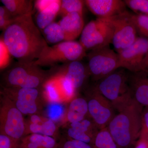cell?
Instances as JSON below:
<instances>
[{"label":"cell","instance_id":"6da1fadb","mask_svg":"<svg viewBox=\"0 0 148 148\" xmlns=\"http://www.w3.org/2000/svg\"><path fill=\"white\" fill-rule=\"evenodd\" d=\"M32 14L16 17L2 35L10 54L18 61H36L48 45Z\"/></svg>","mask_w":148,"mask_h":148},{"label":"cell","instance_id":"7a4b0ae2","mask_svg":"<svg viewBox=\"0 0 148 148\" xmlns=\"http://www.w3.org/2000/svg\"><path fill=\"white\" fill-rule=\"evenodd\" d=\"M143 107L133 98L109 123L108 129L118 148L130 147L139 139Z\"/></svg>","mask_w":148,"mask_h":148},{"label":"cell","instance_id":"3957f363","mask_svg":"<svg viewBox=\"0 0 148 148\" xmlns=\"http://www.w3.org/2000/svg\"><path fill=\"white\" fill-rule=\"evenodd\" d=\"M51 74L33 62L18 61L3 75L5 87L41 88Z\"/></svg>","mask_w":148,"mask_h":148},{"label":"cell","instance_id":"277c9868","mask_svg":"<svg viewBox=\"0 0 148 148\" xmlns=\"http://www.w3.org/2000/svg\"><path fill=\"white\" fill-rule=\"evenodd\" d=\"M125 69L120 68L97 82L95 87L118 112L133 99Z\"/></svg>","mask_w":148,"mask_h":148},{"label":"cell","instance_id":"5b68a950","mask_svg":"<svg viewBox=\"0 0 148 148\" xmlns=\"http://www.w3.org/2000/svg\"><path fill=\"white\" fill-rule=\"evenodd\" d=\"M86 50L81 44L75 41H64L50 47L47 46L39 57L34 61L37 66H54L59 63L64 64L80 61L86 56Z\"/></svg>","mask_w":148,"mask_h":148},{"label":"cell","instance_id":"8992f818","mask_svg":"<svg viewBox=\"0 0 148 148\" xmlns=\"http://www.w3.org/2000/svg\"><path fill=\"white\" fill-rule=\"evenodd\" d=\"M113 34L111 17L98 18L85 26L79 42L86 50H93L109 45L112 42Z\"/></svg>","mask_w":148,"mask_h":148},{"label":"cell","instance_id":"52a82bcc","mask_svg":"<svg viewBox=\"0 0 148 148\" xmlns=\"http://www.w3.org/2000/svg\"><path fill=\"white\" fill-rule=\"evenodd\" d=\"M1 94L0 133L20 141L25 136L26 125L23 114L7 96Z\"/></svg>","mask_w":148,"mask_h":148},{"label":"cell","instance_id":"ba28073f","mask_svg":"<svg viewBox=\"0 0 148 148\" xmlns=\"http://www.w3.org/2000/svg\"><path fill=\"white\" fill-rule=\"evenodd\" d=\"M87 57L90 75L95 81L100 80L120 68L118 53L109 45L90 50Z\"/></svg>","mask_w":148,"mask_h":148},{"label":"cell","instance_id":"9c48e42d","mask_svg":"<svg viewBox=\"0 0 148 148\" xmlns=\"http://www.w3.org/2000/svg\"><path fill=\"white\" fill-rule=\"evenodd\" d=\"M1 93L7 96L23 115L38 114L42 108L41 88L2 86Z\"/></svg>","mask_w":148,"mask_h":148},{"label":"cell","instance_id":"30bf717a","mask_svg":"<svg viewBox=\"0 0 148 148\" xmlns=\"http://www.w3.org/2000/svg\"><path fill=\"white\" fill-rule=\"evenodd\" d=\"M133 14L126 10L111 17L114 27L112 43L117 53L131 45L138 38Z\"/></svg>","mask_w":148,"mask_h":148},{"label":"cell","instance_id":"8fae6325","mask_svg":"<svg viewBox=\"0 0 148 148\" xmlns=\"http://www.w3.org/2000/svg\"><path fill=\"white\" fill-rule=\"evenodd\" d=\"M87 101L89 117L101 130L108 127L115 115L113 106L93 86L88 93Z\"/></svg>","mask_w":148,"mask_h":148},{"label":"cell","instance_id":"7c38bea8","mask_svg":"<svg viewBox=\"0 0 148 148\" xmlns=\"http://www.w3.org/2000/svg\"><path fill=\"white\" fill-rule=\"evenodd\" d=\"M148 51V38L138 37L131 45L118 53L120 67L131 73L140 71Z\"/></svg>","mask_w":148,"mask_h":148},{"label":"cell","instance_id":"4fadbf2b","mask_svg":"<svg viewBox=\"0 0 148 148\" xmlns=\"http://www.w3.org/2000/svg\"><path fill=\"white\" fill-rule=\"evenodd\" d=\"M84 3L98 18H110L126 10V4L121 0H86Z\"/></svg>","mask_w":148,"mask_h":148},{"label":"cell","instance_id":"5bb4252c","mask_svg":"<svg viewBox=\"0 0 148 148\" xmlns=\"http://www.w3.org/2000/svg\"><path fill=\"white\" fill-rule=\"evenodd\" d=\"M128 83L133 98L148 108V69L131 73L128 75Z\"/></svg>","mask_w":148,"mask_h":148},{"label":"cell","instance_id":"9a60e30c","mask_svg":"<svg viewBox=\"0 0 148 148\" xmlns=\"http://www.w3.org/2000/svg\"><path fill=\"white\" fill-rule=\"evenodd\" d=\"M56 73L64 76L71 83L76 91L84 85L88 75V68L80 61H75L65 64Z\"/></svg>","mask_w":148,"mask_h":148},{"label":"cell","instance_id":"2e32d148","mask_svg":"<svg viewBox=\"0 0 148 148\" xmlns=\"http://www.w3.org/2000/svg\"><path fill=\"white\" fill-rule=\"evenodd\" d=\"M58 23L65 34V41H74L81 35L85 27L83 15L77 12L67 14Z\"/></svg>","mask_w":148,"mask_h":148},{"label":"cell","instance_id":"e0dca14e","mask_svg":"<svg viewBox=\"0 0 148 148\" xmlns=\"http://www.w3.org/2000/svg\"><path fill=\"white\" fill-rule=\"evenodd\" d=\"M20 145L21 148H58V143L53 137L38 134L24 136Z\"/></svg>","mask_w":148,"mask_h":148},{"label":"cell","instance_id":"ac0fdd59","mask_svg":"<svg viewBox=\"0 0 148 148\" xmlns=\"http://www.w3.org/2000/svg\"><path fill=\"white\" fill-rule=\"evenodd\" d=\"M89 114L86 99L77 97L70 102L67 113V119L70 123L82 121Z\"/></svg>","mask_w":148,"mask_h":148},{"label":"cell","instance_id":"d6986e66","mask_svg":"<svg viewBox=\"0 0 148 148\" xmlns=\"http://www.w3.org/2000/svg\"><path fill=\"white\" fill-rule=\"evenodd\" d=\"M25 136L38 134L56 138L57 127L54 122L48 118L44 117L42 121L37 123H31L25 120Z\"/></svg>","mask_w":148,"mask_h":148},{"label":"cell","instance_id":"ffe728a7","mask_svg":"<svg viewBox=\"0 0 148 148\" xmlns=\"http://www.w3.org/2000/svg\"><path fill=\"white\" fill-rule=\"evenodd\" d=\"M61 1L54 0L47 8L44 10L37 12L36 15V23L39 29L45 28L54 22V19L59 14Z\"/></svg>","mask_w":148,"mask_h":148},{"label":"cell","instance_id":"44dd1931","mask_svg":"<svg viewBox=\"0 0 148 148\" xmlns=\"http://www.w3.org/2000/svg\"><path fill=\"white\" fill-rule=\"evenodd\" d=\"M1 2L14 18L33 12L31 0H1Z\"/></svg>","mask_w":148,"mask_h":148},{"label":"cell","instance_id":"7402d4cb","mask_svg":"<svg viewBox=\"0 0 148 148\" xmlns=\"http://www.w3.org/2000/svg\"><path fill=\"white\" fill-rule=\"evenodd\" d=\"M42 35L47 42L56 43L65 40V36L58 22H53L42 30Z\"/></svg>","mask_w":148,"mask_h":148},{"label":"cell","instance_id":"603a6c76","mask_svg":"<svg viewBox=\"0 0 148 148\" xmlns=\"http://www.w3.org/2000/svg\"><path fill=\"white\" fill-rule=\"evenodd\" d=\"M92 147L93 148H118L108 127L99 130Z\"/></svg>","mask_w":148,"mask_h":148},{"label":"cell","instance_id":"cb8c5ba5","mask_svg":"<svg viewBox=\"0 0 148 148\" xmlns=\"http://www.w3.org/2000/svg\"><path fill=\"white\" fill-rule=\"evenodd\" d=\"M84 4V1L82 0H62L58 14L62 17L74 12L83 15Z\"/></svg>","mask_w":148,"mask_h":148},{"label":"cell","instance_id":"d4e9b609","mask_svg":"<svg viewBox=\"0 0 148 148\" xmlns=\"http://www.w3.org/2000/svg\"><path fill=\"white\" fill-rule=\"evenodd\" d=\"M71 127L84 132L94 138L100 130L92 119L86 118L81 121L71 123Z\"/></svg>","mask_w":148,"mask_h":148},{"label":"cell","instance_id":"484cf974","mask_svg":"<svg viewBox=\"0 0 148 148\" xmlns=\"http://www.w3.org/2000/svg\"><path fill=\"white\" fill-rule=\"evenodd\" d=\"M137 33L140 37L148 38V16L143 14H133Z\"/></svg>","mask_w":148,"mask_h":148},{"label":"cell","instance_id":"4316f807","mask_svg":"<svg viewBox=\"0 0 148 148\" xmlns=\"http://www.w3.org/2000/svg\"><path fill=\"white\" fill-rule=\"evenodd\" d=\"M126 6L136 14L148 16V0H125Z\"/></svg>","mask_w":148,"mask_h":148},{"label":"cell","instance_id":"83f0119b","mask_svg":"<svg viewBox=\"0 0 148 148\" xmlns=\"http://www.w3.org/2000/svg\"><path fill=\"white\" fill-rule=\"evenodd\" d=\"M12 56L4 43L2 36L0 38V69L1 71L8 67Z\"/></svg>","mask_w":148,"mask_h":148},{"label":"cell","instance_id":"f1b7e54d","mask_svg":"<svg viewBox=\"0 0 148 148\" xmlns=\"http://www.w3.org/2000/svg\"><path fill=\"white\" fill-rule=\"evenodd\" d=\"M68 135L69 138L71 139L82 141L92 146L95 139L86 133L72 127H70L68 129Z\"/></svg>","mask_w":148,"mask_h":148},{"label":"cell","instance_id":"f546056e","mask_svg":"<svg viewBox=\"0 0 148 148\" xmlns=\"http://www.w3.org/2000/svg\"><path fill=\"white\" fill-rule=\"evenodd\" d=\"M15 18L12 16L4 6L0 7V29L1 31L4 32L13 22Z\"/></svg>","mask_w":148,"mask_h":148},{"label":"cell","instance_id":"4dcf8cb0","mask_svg":"<svg viewBox=\"0 0 148 148\" xmlns=\"http://www.w3.org/2000/svg\"><path fill=\"white\" fill-rule=\"evenodd\" d=\"M0 148H21L20 141L5 134L0 133Z\"/></svg>","mask_w":148,"mask_h":148},{"label":"cell","instance_id":"1f68e13d","mask_svg":"<svg viewBox=\"0 0 148 148\" xmlns=\"http://www.w3.org/2000/svg\"><path fill=\"white\" fill-rule=\"evenodd\" d=\"M140 135L148 136V108L143 109L141 116Z\"/></svg>","mask_w":148,"mask_h":148},{"label":"cell","instance_id":"d6a6232c","mask_svg":"<svg viewBox=\"0 0 148 148\" xmlns=\"http://www.w3.org/2000/svg\"><path fill=\"white\" fill-rule=\"evenodd\" d=\"M54 1V0H37L35 1V7L37 10V12L42 11L47 8Z\"/></svg>","mask_w":148,"mask_h":148},{"label":"cell","instance_id":"836d02e7","mask_svg":"<svg viewBox=\"0 0 148 148\" xmlns=\"http://www.w3.org/2000/svg\"><path fill=\"white\" fill-rule=\"evenodd\" d=\"M58 148H77L71 139L62 138L59 141Z\"/></svg>","mask_w":148,"mask_h":148},{"label":"cell","instance_id":"e575fe53","mask_svg":"<svg viewBox=\"0 0 148 148\" xmlns=\"http://www.w3.org/2000/svg\"><path fill=\"white\" fill-rule=\"evenodd\" d=\"M134 148H148V137L140 135L136 141Z\"/></svg>","mask_w":148,"mask_h":148},{"label":"cell","instance_id":"d590c367","mask_svg":"<svg viewBox=\"0 0 148 148\" xmlns=\"http://www.w3.org/2000/svg\"><path fill=\"white\" fill-rule=\"evenodd\" d=\"M71 140L73 142L74 144L77 148H93L91 145H89L87 143H84L82 141H79V140H73L72 139Z\"/></svg>","mask_w":148,"mask_h":148},{"label":"cell","instance_id":"8d00e7d4","mask_svg":"<svg viewBox=\"0 0 148 148\" xmlns=\"http://www.w3.org/2000/svg\"><path fill=\"white\" fill-rule=\"evenodd\" d=\"M147 69H148V61L143 63L141 65L140 71H142V70H147Z\"/></svg>","mask_w":148,"mask_h":148},{"label":"cell","instance_id":"74e56055","mask_svg":"<svg viewBox=\"0 0 148 148\" xmlns=\"http://www.w3.org/2000/svg\"><path fill=\"white\" fill-rule=\"evenodd\" d=\"M148 61V51L147 52V54H146V55L145 56V58H144V60L143 61V63H142V64H143V63H145V62H146V61ZM141 64V65H142Z\"/></svg>","mask_w":148,"mask_h":148},{"label":"cell","instance_id":"f35d334b","mask_svg":"<svg viewBox=\"0 0 148 148\" xmlns=\"http://www.w3.org/2000/svg\"><path fill=\"white\" fill-rule=\"evenodd\" d=\"M147 136V137H148V136Z\"/></svg>","mask_w":148,"mask_h":148}]
</instances>
